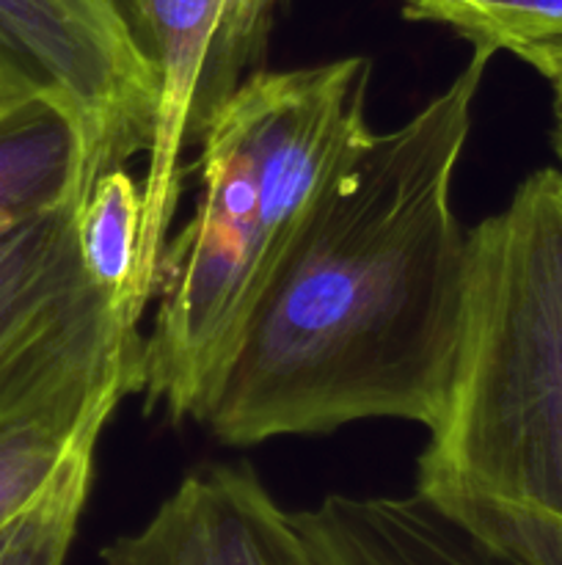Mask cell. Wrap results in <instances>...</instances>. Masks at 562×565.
<instances>
[{
	"mask_svg": "<svg viewBox=\"0 0 562 565\" xmlns=\"http://www.w3.org/2000/svg\"><path fill=\"white\" fill-rule=\"evenodd\" d=\"M33 88H36V86H33V83L28 81L22 72H17L14 66H11L9 61L0 55V105L11 103V99L22 97V94L33 92Z\"/></svg>",
	"mask_w": 562,
	"mask_h": 565,
	"instance_id": "16",
	"label": "cell"
},
{
	"mask_svg": "<svg viewBox=\"0 0 562 565\" xmlns=\"http://www.w3.org/2000/svg\"><path fill=\"white\" fill-rule=\"evenodd\" d=\"M295 519L323 565H562V539L477 535L417 491L328 494Z\"/></svg>",
	"mask_w": 562,
	"mask_h": 565,
	"instance_id": "8",
	"label": "cell"
},
{
	"mask_svg": "<svg viewBox=\"0 0 562 565\" xmlns=\"http://www.w3.org/2000/svg\"><path fill=\"white\" fill-rule=\"evenodd\" d=\"M141 185L125 166L99 171L77 213V248L83 270L94 287L127 307L130 315V292L141 246Z\"/></svg>",
	"mask_w": 562,
	"mask_h": 565,
	"instance_id": "11",
	"label": "cell"
},
{
	"mask_svg": "<svg viewBox=\"0 0 562 565\" xmlns=\"http://www.w3.org/2000/svg\"><path fill=\"white\" fill-rule=\"evenodd\" d=\"M402 14L461 33L494 53L562 39V0H402Z\"/></svg>",
	"mask_w": 562,
	"mask_h": 565,
	"instance_id": "12",
	"label": "cell"
},
{
	"mask_svg": "<svg viewBox=\"0 0 562 565\" xmlns=\"http://www.w3.org/2000/svg\"><path fill=\"white\" fill-rule=\"evenodd\" d=\"M512 55L527 61L529 66H534L549 81L551 94H554V147L562 158V39L523 44Z\"/></svg>",
	"mask_w": 562,
	"mask_h": 565,
	"instance_id": "15",
	"label": "cell"
},
{
	"mask_svg": "<svg viewBox=\"0 0 562 565\" xmlns=\"http://www.w3.org/2000/svg\"><path fill=\"white\" fill-rule=\"evenodd\" d=\"M0 55L75 114L91 177L149 147L158 66L125 0H0Z\"/></svg>",
	"mask_w": 562,
	"mask_h": 565,
	"instance_id": "5",
	"label": "cell"
},
{
	"mask_svg": "<svg viewBox=\"0 0 562 565\" xmlns=\"http://www.w3.org/2000/svg\"><path fill=\"white\" fill-rule=\"evenodd\" d=\"M226 0H130L143 44L158 66V103L149 138L143 215L130 309L141 320L158 296V270L182 193V149L196 138V105Z\"/></svg>",
	"mask_w": 562,
	"mask_h": 565,
	"instance_id": "7",
	"label": "cell"
},
{
	"mask_svg": "<svg viewBox=\"0 0 562 565\" xmlns=\"http://www.w3.org/2000/svg\"><path fill=\"white\" fill-rule=\"evenodd\" d=\"M80 204L0 230V430L143 364L138 320L83 270Z\"/></svg>",
	"mask_w": 562,
	"mask_h": 565,
	"instance_id": "4",
	"label": "cell"
},
{
	"mask_svg": "<svg viewBox=\"0 0 562 565\" xmlns=\"http://www.w3.org/2000/svg\"><path fill=\"white\" fill-rule=\"evenodd\" d=\"M372 61L253 72L198 130L196 213L165 243L141 395L204 423L259 301L328 188L375 136Z\"/></svg>",
	"mask_w": 562,
	"mask_h": 565,
	"instance_id": "2",
	"label": "cell"
},
{
	"mask_svg": "<svg viewBox=\"0 0 562 565\" xmlns=\"http://www.w3.org/2000/svg\"><path fill=\"white\" fill-rule=\"evenodd\" d=\"M86 441L64 463L44 494L14 522L0 565H66L94 478V450Z\"/></svg>",
	"mask_w": 562,
	"mask_h": 565,
	"instance_id": "13",
	"label": "cell"
},
{
	"mask_svg": "<svg viewBox=\"0 0 562 565\" xmlns=\"http://www.w3.org/2000/svg\"><path fill=\"white\" fill-rule=\"evenodd\" d=\"M281 0H226L218 36L209 53L207 75L196 105V138L213 110L229 97L246 75V66L262 53L264 36Z\"/></svg>",
	"mask_w": 562,
	"mask_h": 565,
	"instance_id": "14",
	"label": "cell"
},
{
	"mask_svg": "<svg viewBox=\"0 0 562 565\" xmlns=\"http://www.w3.org/2000/svg\"><path fill=\"white\" fill-rule=\"evenodd\" d=\"M132 392H141V370H121L0 430V530L44 494L77 447L102 436Z\"/></svg>",
	"mask_w": 562,
	"mask_h": 565,
	"instance_id": "10",
	"label": "cell"
},
{
	"mask_svg": "<svg viewBox=\"0 0 562 565\" xmlns=\"http://www.w3.org/2000/svg\"><path fill=\"white\" fill-rule=\"evenodd\" d=\"M417 494L479 535L562 539V171L466 232L455 362Z\"/></svg>",
	"mask_w": 562,
	"mask_h": 565,
	"instance_id": "3",
	"label": "cell"
},
{
	"mask_svg": "<svg viewBox=\"0 0 562 565\" xmlns=\"http://www.w3.org/2000/svg\"><path fill=\"white\" fill-rule=\"evenodd\" d=\"M22 513H25V511H22ZM22 513H20V516H22ZM20 516H17V519H20ZM17 519H14V522H17ZM14 522H11L9 527H3V530H0V555H3L6 544H9V535H11V527H14Z\"/></svg>",
	"mask_w": 562,
	"mask_h": 565,
	"instance_id": "17",
	"label": "cell"
},
{
	"mask_svg": "<svg viewBox=\"0 0 562 565\" xmlns=\"http://www.w3.org/2000/svg\"><path fill=\"white\" fill-rule=\"evenodd\" d=\"M494 55L472 47L444 92L375 132L328 188L204 414L220 445L331 434L361 419L433 425L466 287L452 188Z\"/></svg>",
	"mask_w": 562,
	"mask_h": 565,
	"instance_id": "1",
	"label": "cell"
},
{
	"mask_svg": "<svg viewBox=\"0 0 562 565\" xmlns=\"http://www.w3.org/2000/svg\"><path fill=\"white\" fill-rule=\"evenodd\" d=\"M102 565H323L298 524L248 467H204L158 511L99 552Z\"/></svg>",
	"mask_w": 562,
	"mask_h": 565,
	"instance_id": "6",
	"label": "cell"
},
{
	"mask_svg": "<svg viewBox=\"0 0 562 565\" xmlns=\"http://www.w3.org/2000/svg\"><path fill=\"white\" fill-rule=\"evenodd\" d=\"M91 182L86 138L61 99L33 88L0 105V230L83 202Z\"/></svg>",
	"mask_w": 562,
	"mask_h": 565,
	"instance_id": "9",
	"label": "cell"
}]
</instances>
